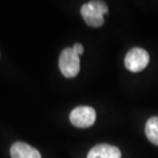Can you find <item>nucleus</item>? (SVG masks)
Here are the masks:
<instances>
[{"label": "nucleus", "instance_id": "obj_2", "mask_svg": "<svg viewBox=\"0 0 158 158\" xmlns=\"http://www.w3.org/2000/svg\"><path fill=\"white\" fill-rule=\"evenodd\" d=\"M149 53L141 47H134L126 53L124 65L127 70L134 73L144 70L149 64Z\"/></svg>", "mask_w": 158, "mask_h": 158}, {"label": "nucleus", "instance_id": "obj_1", "mask_svg": "<svg viewBox=\"0 0 158 158\" xmlns=\"http://www.w3.org/2000/svg\"><path fill=\"white\" fill-rule=\"evenodd\" d=\"M59 67L62 74L67 78H73L80 70V59L72 47L65 48L60 55Z\"/></svg>", "mask_w": 158, "mask_h": 158}, {"label": "nucleus", "instance_id": "obj_8", "mask_svg": "<svg viewBox=\"0 0 158 158\" xmlns=\"http://www.w3.org/2000/svg\"><path fill=\"white\" fill-rule=\"evenodd\" d=\"M72 48H73V50L77 53L79 56H80L82 53H83V50H84L83 49V46H82L80 43H75Z\"/></svg>", "mask_w": 158, "mask_h": 158}, {"label": "nucleus", "instance_id": "obj_5", "mask_svg": "<svg viewBox=\"0 0 158 158\" xmlns=\"http://www.w3.org/2000/svg\"><path fill=\"white\" fill-rule=\"evenodd\" d=\"M87 158H121V152L115 146L100 144L88 152Z\"/></svg>", "mask_w": 158, "mask_h": 158}, {"label": "nucleus", "instance_id": "obj_3", "mask_svg": "<svg viewBox=\"0 0 158 158\" xmlns=\"http://www.w3.org/2000/svg\"><path fill=\"white\" fill-rule=\"evenodd\" d=\"M70 121L76 127H89L96 121V111L88 106L77 107L70 113Z\"/></svg>", "mask_w": 158, "mask_h": 158}, {"label": "nucleus", "instance_id": "obj_4", "mask_svg": "<svg viewBox=\"0 0 158 158\" xmlns=\"http://www.w3.org/2000/svg\"><path fill=\"white\" fill-rule=\"evenodd\" d=\"M81 15L88 26L98 28L104 24V15L94 7L91 2L83 4L81 7Z\"/></svg>", "mask_w": 158, "mask_h": 158}, {"label": "nucleus", "instance_id": "obj_7", "mask_svg": "<svg viewBox=\"0 0 158 158\" xmlns=\"http://www.w3.org/2000/svg\"><path fill=\"white\" fill-rule=\"evenodd\" d=\"M146 135L151 143L158 146V117H151L148 119L145 127Z\"/></svg>", "mask_w": 158, "mask_h": 158}, {"label": "nucleus", "instance_id": "obj_6", "mask_svg": "<svg viewBox=\"0 0 158 158\" xmlns=\"http://www.w3.org/2000/svg\"><path fill=\"white\" fill-rule=\"evenodd\" d=\"M11 158H41L38 150L23 142H17L10 148Z\"/></svg>", "mask_w": 158, "mask_h": 158}]
</instances>
